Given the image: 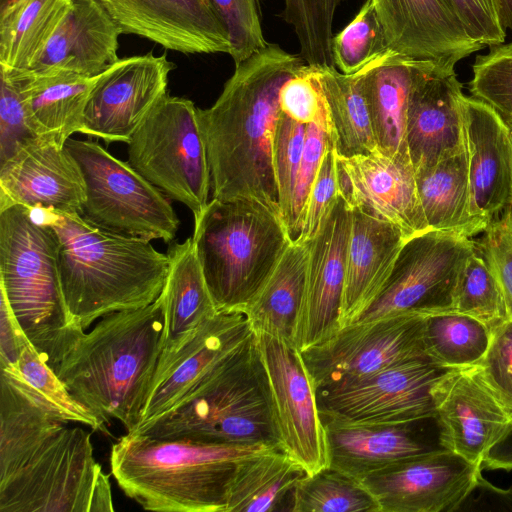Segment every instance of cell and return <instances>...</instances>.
I'll list each match as a JSON object with an SVG mask.
<instances>
[{"mask_svg":"<svg viewBox=\"0 0 512 512\" xmlns=\"http://www.w3.org/2000/svg\"><path fill=\"white\" fill-rule=\"evenodd\" d=\"M0 370V512L114 511L90 433L52 414L16 365Z\"/></svg>","mask_w":512,"mask_h":512,"instance_id":"1","label":"cell"},{"mask_svg":"<svg viewBox=\"0 0 512 512\" xmlns=\"http://www.w3.org/2000/svg\"><path fill=\"white\" fill-rule=\"evenodd\" d=\"M306 65L268 43L236 65L210 108H198L213 198L253 200L281 215L272 159L279 93Z\"/></svg>","mask_w":512,"mask_h":512,"instance_id":"2","label":"cell"},{"mask_svg":"<svg viewBox=\"0 0 512 512\" xmlns=\"http://www.w3.org/2000/svg\"><path fill=\"white\" fill-rule=\"evenodd\" d=\"M164 298L109 313L84 332L54 370L71 394L106 425L139 423L162 351Z\"/></svg>","mask_w":512,"mask_h":512,"instance_id":"3","label":"cell"},{"mask_svg":"<svg viewBox=\"0 0 512 512\" xmlns=\"http://www.w3.org/2000/svg\"><path fill=\"white\" fill-rule=\"evenodd\" d=\"M46 214L59 239L66 305L85 331L109 313L145 307L161 295L169 257L151 241L100 228L81 214Z\"/></svg>","mask_w":512,"mask_h":512,"instance_id":"4","label":"cell"},{"mask_svg":"<svg viewBox=\"0 0 512 512\" xmlns=\"http://www.w3.org/2000/svg\"><path fill=\"white\" fill-rule=\"evenodd\" d=\"M271 448L277 447L157 439L131 432L112 444L110 472L123 493L145 510L225 512L237 463Z\"/></svg>","mask_w":512,"mask_h":512,"instance_id":"5","label":"cell"},{"mask_svg":"<svg viewBox=\"0 0 512 512\" xmlns=\"http://www.w3.org/2000/svg\"><path fill=\"white\" fill-rule=\"evenodd\" d=\"M0 292L29 342L55 370L85 330L63 295L55 229L20 205L0 208Z\"/></svg>","mask_w":512,"mask_h":512,"instance_id":"6","label":"cell"},{"mask_svg":"<svg viewBox=\"0 0 512 512\" xmlns=\"http://www.w3.org/2000/svg\"><path fill=\"white\" fill-rule=\"evenodd\" d=\"M134 432L157 439L281 448L255 334L171 410Z\"/></svg>","mask_w":512,"mask_h":512,"instance_id":"7","label":"cell"},{"mask_svg":"<svg viewBox=\"0 0 512 512\" xmlns=\"http://www.w3.org/2000/svg\"><path fill=\"white\" fill-rule=\"evenodd\" d=\"M192 240L218 312H243L293 241L265 205L216 198L194 219Z\"/></svg>","mask_w":512,"mask_h":512,"instance_id":"8","label":"cell"},{"mask_svg":"<svg viewBox=\"0 0 512 512\" xmlns=\"http://www.w3.org/2000/svg\"><path fill=\"white\" fill-rule=\"evenodd\" d=\"M128 163L166 197L181 202L197 218L208 204L210 166L198 108L168 93L130 137Z\"/></svg>","mask_w":512,"mask_h":512,"instance_id":"9","label":"cell"},{"mask_svg":"<svg viewBox=\"0 0 512 512\" xmlns=\"http://www.w3.org/2000/svg\"><path fill=\"white\" fill-rule=\"evenodd\" d=\"M65 147L81 169L86 199L81 215L94 225L131 237L170 243L179 219L167 197L99 143L69 138Z\"/></svg>","mask_w":512,"mask_h":512,"instance_id":"10","label":"cell"},{"mask_svg":"<svg viewBox=\"0 0 512 512\" xmlns=\"http://www.w3.org/2000/svg\"><path fill=\"white\" fill-rule=\"evenodd\" d=\"M474 248L472 238L437 230L407 239L383 290L358 321L452 311L460 273Z\"/></svg>","mask_w":512,"mask_h":512,"instance_id":"11","label":"cell"},{"mask_svg":"<svg viewBox=\"0 0 512 512\" xmlns=\"http://www.w3.org/2000/svg\"><path fill=\"white\" fill-rule=\"evenodd\" d=\"M452 368L429 359L393 365L315 390L321 417L352 423H399L434 418L432 388Z\"/></svg>","mask_w":512,"mask_h":512,"instance_id":"12","label":"cell"},{"mask_svg":"<svg viewBox=\"0 0 512 512\" xmlns=\"http://www.w3.org/2000/svg\"><path fill=\"white\" fill-rule=\"evenodd\" d=\"M423 327V314H395L338 329L301 352L314 389L404 362L429 359Z\"/></svg>","mask_w":512,"mask_h":512,"instance_id":"13","label":"cell"},{"mask_svg":"<svg viewBox=\"0 0 512 512\" xmlns=\"http://www.w3.org/2000/svg\"><path fill=\"white\" fill-rule=\"evenodd\" d=\"M255 339L281 448L312 475L328 467V458L315 389L301 352L265 333H255Z\"/></svg>","mask_w":512,"mask_h":512,"instance_id":"14","label":"cell"},{"mask_svg":"<svg viewBox=\"0 0 512 512\" xmlns=\"http://www.w3.org/2000/svg\"><path fill=\"white\" fill-rule=\"evenodd\" d=\"M482 469L445 449L402 460L359 481L380 512H454L473 491Z\"/></svg>","mask_w":512,"mask_h":512,"instance_id":"15","label":"cell"},{"mask_svg":"<svg viewBox=\"0 0 512 512\" xmlns=\"http://www.w3.org/2000/svg\"><path fill=\"white\" fill-rule=\"evenodd\" d=\"M432 397L440 446L481 468L510 431L512 413L475 365L449 369L433 386Z\"/></svg>","mask_w":512,"mask_h":512,"instance_id":"16","label":"cell"},{"mask_svg":"<svg viewBox=\"0 0 512 512\" xmlns=\"http://www.w3.org/2000/svg\"><path fill=\"white\" fill-rule=\"evenodd\" d=\"M174 64L165 55L119 58L97 75L90 92L82 134L106 143H128L150 110L167 94Z\"/></svg>","mask_w":512,"mask_h":512,"instance_id":"17","label":"cell"},{"mask_svg":"<svg viewBox=\"0 0 512 512\" xmlns=\"http://www.w3.org/2000/svg\"><path fill=\"white\" fill-rule=\"evenodd\" d=\"M85 199L81 169L65 145L52 138L36 137L0 164V208L81 214Z\"/></svg>","mask_w":512,"mask_h":512,"instance_id":"18","label":"cell"},{"mask_svg":"<svg viewBox=\"0 0 512 512\" xmlns=\"http://www.w3.org/2000/svg\"><path fill=\"white\" fill-rule=\"evenodd\" d=\"M462 87L455 67L416 63L406 121V142L415 171L465 148Z\"/></svg>","mask_w":512,"mask_h":512,"instance_id":"19","label":"cell"},{"mask_svg":"<svg viewBox=\"0 0 512 512\" xmlns=\"http://www.w3.org/2000/svg\"><path fill=\"white\" fill-rule=\"evenodd\" d=\"M254 334L240 311L205 321L178 351L158 360L138 427L171 410Z\"/></svg>","mask_w":512,"mask_h":512,"instance_id":"20","label":"cell"},{"mask_svg":"<svg viewBox=\"0 0 512 512\" xmlns=\"http://www.w3.org/2000/svg\"><path fill=\"white\" fill-rule=\"evenodd\" d=\"M340 195L358 208L397 226L406 239L429 229L410 157L380 149L366 155H336Z\"/></svg>","mask_w":512,"mask_h":512,"instance_id":"21","label":"cell"},{"mask_svg":"<svg viewBox=\"0 0 512 512\" xmlns=\"http://www.w3.org/2000/svg\"><path fill=\"white\" fill-rule=\"evenodd\" d=\"M351 229V208L340 195L310 241L304 296L295 347L304 351L339 329Z\"/></svg>","mask_w":512,"mask_h":512,"instance_id":"22","label":"cell"},{"mask_svg":"<svg viewBox=\"0 0 512 512\" xmlns=\"http://www.w3.org/2000/svg\"><path fill=\"white\" fill-rule=\"evenodd\" d=\"M122 32L185 54L231 52L210 0H98Z\"/></svg>","mask_w":512,"mask_h":512,"instance_id":"23","label":"cell"},{"mask_svg":"<svg viewBox=\"0 0 512 512\" xmlns=\"http://www.w3.org/2000/svg\"><path fill=\"white\" fill-rule=\"evenodd\" d=\"M389 51L405 58L455 67L484 48L467 33L446 0H371Z\"/></svg>","mask_w":512,"mask_h":512,"instance_id":"24","label":"cell"},{"mask_svg":"<svg viewBox=\"0 0 512 512\" xmlns=\"http://www.w3.org/2000/svg\"><path fill=\"white\" fill-rule=\"evenodd\" d=\"M463 110L471 212L488 225L512 204V127L472 96L464 97Z\"/></svg>","mask_w":512,"mask_h":512,"instance_id":"25","label":"cell"},{"mask_svg":"<svg viewBox=\"0 0 512 512\" xmlns=\"http://www.w3.org/2000/svg\"><path fill=\"white\" fill-rule=\"evenodd\" d=\"M328 467L357 480L407 458L442 448L432 442L421 424L352 423L321 417Z\"/></svg>","mask_w":512,"mask_h":512,"instance_id":"26","label":"cell"},{"mask_svg":"<svg viewBox=\"0 0 512 512\" xmlns=\"http://www.w3.org/2000/svg\"><path fill=\"white\" fill-rule=\"evenodd\" d=\"M406 240L394 224L351 208L339 329L358 321L376 300Z\"/></svg>","mask_w":512,"mask_h":512,"instance_id":"27","label":"cell"},{"mask_svg":"<svg viewBox=\"0 0 512 512\" xmlns=\"http://www.w3.org/2000/svg\"><path fill=\"white\" fill-rule=\"evenodd\" d=\"M122 30L98 0H73L32 71H66L93 77L115 63Z\"/></svg>","mask_w":512,"mask_h":512,"instance_id":"28","label":"cell"},{"mask_svg":"<svg viewBox=\"0 0 512 512\" xmlns=\"http://www.w3.org/2000/svg\"><path fill=\"white\" fill-rule=\"evenodd\" d=\"M18 87L33 130L65 145L74 133H82L85 107L97 75L66 71L7 70Z\"/></svg>","mask_w":512,"mask_h":512,"instance_id":"29","label":"cell"},{"mask_svg":"<svg viewBox=\"0 0 512 512\" xmlns=\"http://www.w3.org/2000/svg\"><path fill=\"white\" fill-rule=\"evenodd\" d=\"M164 298L163 345L159 359L185 345L218 311L208 289L192 237L172 245Z\"/></svg>","mask_w":512,"mask_h":512,"instance_id":"30","label":"cell"},{"mask_svg":"<svg viewBox=\"0 0 512 512\" xmlns=\"http://www.w3.org/2000/svg\"><path fill=\"white\" fill-rule=\"evenodd\" d=\"M417 62L388 50L359 71L378 148L388 155L410 157L407 107Z\"/></svg>","mask_w":512,"mask_h":512,"instance_id":"31","label":"cell"},{"mask_svg":"<svg viewBox=\"0 0 512 512\" xmlns=\"http://www.w3.org/2000/svg\"><path fill=\"white\" fill-rule=\"evenodd\" d=\"M419 200L430 230L472 238L488 226L471 212L465 148L415 171Z\"/></svg>","mask_w":512,"mask_h":512,"instance_id":"32","label":"cell"},{"mask_svg":"<svg viewBox=\"0 0 512 512\" xmlns=\"http://www.w3.org/2000/svg\"><path fill=\"white\" fill-rule=\"evenodd\" d=\"M308 254V242L292 241L266 283L243 311L255 333H265L295 346Z\"/></svg>","mask_w":512,"mask_h":512,"instance_id":"33","label":"cell"},{"mask_svg":"<svg viewBox=\"0 0 512 512\" xmlns=\"http://www.w3.org/2000/svg\"><path fill=\"white\" fill-rule=\"evenodd\" d=\"M307 473L280 448L263 450L241 459L232 476L225 512L283 510L298 481Z\"/></svg>","mask_w":512,"mask_h":512,"instance_id":"34","label":"cell"},{"mask_svg":"<svg viewBox=\"0 0 512 512\" xmlns=\"http://www.w3.org/2000/svg\"><path fill=\"white\" fill-rule=\"evenodd\" d=\"M324 100L329 136L336 155L350 158L378 150L361 76L346 75L332 68H314Z\"/></svg>","mask_w":512,"mask_h":512,"instance_id":"35","label":"cell"},{"mask_svg":"<svg viewBox=\"0 0 512 512\" xmlns=\"http://www.w3.org/2000/svg\"><path fill=\"white\" fill-rule=\"evenodd\" d=\"M72 5L73 0H14L0 8V67L30 69Z\"/></svg>","mask_w":512,"mask_h":512,"instance_id":"36","label":"cell"},{"mask_svg":"<svg viewBox=\"0 0 512 512\" xmlns=\"http://www.w3.org/2000/svg\"><path fill=\"white\" fill-rule=\"evenodd\" d=\"M491 333L481 321L456 311L424 315L425 352L432 362L445 368L478 364L489 347Z\"/></svg>","mask_w":512,"mask_h":512,"instance_id":"37","label":"cell"},{"mask_svg":"<svg viewBox=\"0 0 512 512\" xmlns=\"http://www.w3.org/2000/svg\"><path fill=\"white\" fill-rule=\"evenodd\" d=\"M292 512H380L361 482L330 467L303 476L291 498Z\"/></svg>","mask_w":512,"mask_h":512,"instance_id":"38","label":"cell"},{"mask_svg":"<svg viewBox=\"0 0 512 512\" xmlns=\"http://www.w3.org/2000/svg\"><path fill=\"white\" fill-rule=\"evenodd\" d=\"M452 311L481 321L491 332L511 318L501 284L476 244L460 273Z\"/></svg>","mask_w":512,"mask_h":512,"instance_id":"39","label":"cell"},{"mask_svg":"<svg viewBox=\"0 0 512 512\" xmlns=\"http://www.w3.org/2000/svg\"><path fill=\"white\" fill-rule=\"evenodd\" d=\"M16 366L29 388L56 417L108 433L106 424L71 394L29 340L24 343Z\"/></svg>","mask_w":512,"mask_h":512,"instance_id":"40","label":"cell"},{"mask_svg":"<svg viewBox=\"0 0 512 512\" xmlns=\"http://www.w3.org/2000/svg\"><path fill=\"white\" fill-rule=\"evenodd\" d=\"M343 0H284V20L293 27L299 55L314 68L335 67L332 54L333 20Z\"/></svg>","mask_w":512,"mask_h":512,"instance_id":"41","label":"cell"},{"mask_svg":"<svg viewBox=\"0 0 512 512\" xmlns=\"http://www.w3.org/2000/svg\"><path fill=\"white\" fill-rule=\"evenodd\" d=\"M388 51L384 31L371 0L333 36L332 54L339 72L353 75Z\"/></svg>","mask_w":512,"mask_h":512,"instance_id":"42","label":"cell"},{"mask_svg":"<svg viewBox=\"0 0 512 512\" xmlns=\"http://www.w3.org/2000/svg\"><path fill=\"white\" fill-rule=\"evenodd\" d=\"M488 47L486 54L475 58L468 90L512 127V41Z\"/></svg>","mask_w":512,"mask_h":512,"instance_id":"43","label":"cell"},{"mask_svg":"<svg viewBox=\"0 0 512 512\" xmlns=\"http://www.w3.org/2000/svg\"><path fill=\"white\" fill-rule=\"evenodd\" d=\"M306 126L280 112L273 139V170L281 216L287 229L291 219Z\"/></svg>","mask_w":512,"mask_h":512,"instance_id":"44","label":"cell"},{"mask_svg":"<svg viewBox=\"0 0 512 512\" xmlns=\"http://www.w3.org/2000/svg\"><path fill=\"white\" fill-rule=\"evenodd\" d=\"M210 1L228 32L235 66L267 46L260 0Z\"/></svg>","mask_w":512,"mask_h":512,"instance_id":"45","label":"cell"},{"mask_svg":"<svg viewBox=\"0 0 512 512\" xmlns=\"http://www.w3.org/2000/svg\"><path fill=\"white\" fill-rule=\"evenodd\" d=\"M330 141L327 115L324 110L315 122L306 126L305 142L288 227L293 241L300 235L304 208Z\"/></svg>","mask_w":512,"mask_h":512,"instance_id":"46","label":"cell"},{"mask_svg":"<svg viewBox=\"0 0 512 512\" xmlns=\"http://www.w3.org/2000/svg\"><path fill=\"white\" fill-rule=\"evenodd\" d=\"M339 196L336 152L330 141L304 208L297 241L308 242L318 234Z\"/></svg>","mask_w":512,"mask_h":512,"instance_id":"47","label":"cell"},{"mask_svg":"<svg viewBox=\"0 0 512 512\" xmlns=\"http://www.w3.org/2000/svg\"><path fill=\"white\" fill-rule=\"evenodd\" d=\"M474 241L501 284L512 318V204L495 215Z\"/></svg>","mask_w":512,"mask_h":512,"instance_id":"48","label":"cell"},{"mask_svg":"<svg viewBox=\"0 0 512 512\" xmlns=\"http://www.w3.org/2000/svg\"><path fill=\"white\" fill-rule=\"evenodd\" d=\"M0 164L35 139L24 101L16 84L0 71Z\"/></svg>","mask_w":512,"mask_h":512,"instance_id":"49","label":"cell"},{"mask_svg":"<svg viewBox=\"0 0 512 512\" xmlns=\"http://www.w3.org/2000/svg\"><path fill=\"white\" fill-rule=\"evenodd\" d=\"M475 366L484 382L512 413V318L492 331L489 347Z\"/></svg>","mask_w":512,"mask_h":512,"instance_id":"50","label":"cell"},{"mask_svg":"<svg viewBox=\"0 0 512 512\" xmlns=\"http://www.w3.org/2000/svg\"><path fill=\"white\" fill-rule=\"evenodd\" d=\"M282 113L301 124L315 122L325 110L314 67H306L287 80L279 93Z\"/></svg>","mask_w":512,"mask_h":512,"instance_id":"51","label":"cell"},{"mask_svg":"<svg viewBox=\"0 0 512 512\" xmlns=\"http://www.w3.org/2000/svg\"><path fill=\"white\" fill-rule=\"evenodd\" d=\"M469 36L483 46L503 43L506 31L500 25L492 0H446Z\"/></svg>","mask_w":512,"mask_h":512,"instance_id":"52","label":"cell"},{"mask_svg":"<svg viewBox=\"0 0 512 512\" xmlns=\"http://www.w3.org/2000/svg\"><path fill=\"white\" fill-rule=\"evenodd\" d=\"M1 294L0 364H17L21 349L28 340L23 333L7 299Z\"/></svg>","mask_w":512,"mask_h":512,"instance_id":"53","label":"cell"},{"mask_svg":"<svg viewBox=\"0 0 512 512\" xmlns=\"http://www.w3.org/2000/svg\"><path fill=\"white\" fill-rule=\"evenodd\" d=\"M474 490L479 497L472 499V503L489 504L488 509L512 511V487L501 489L489 483L482 474L479 476Z\"/></svg>","mask_w":512,"mask_h":512,"instance_id":"54","label":"cell"},{"mask_svg":"<svg viewBox=\"0 0 512 512\" xmlns=\"http://www.w3.org/2000/svg\"><path fill=\"white\" fill-rule=\"evenodd\" d=\"M481 468L482 470H512V427L508 434L490 450Z\"/></svg>","mask_w":512,"mask_h":512,"instance_id":"55","label":"cell"},{"mask_svg":"<svg viewBox=\"0 0 512 512\" xmlns=\"http://www.w3.org/2000/svg\"><path fill=\"white\" fill-rule=\"evenodd\" d=\"M498 21L502 28L512 31V0H492Z\"/></svg>","mask_w":512,"mask_h":512,"instance_id":"56","label":"cell"},{"mask_svg":"<svg viewBox=\"0 0 512 512\" xmlns=\"http://www.w3.org/2000/svg\"><path fill=\"white\" fill-rule=\"evenodd\" d=\"M14 0H0V8L4 7L5 5L9 4Z\"/></svg>","mask_w":512,"mask_h":512,"instance_id":"57","label":"cell"}]
</instances>
